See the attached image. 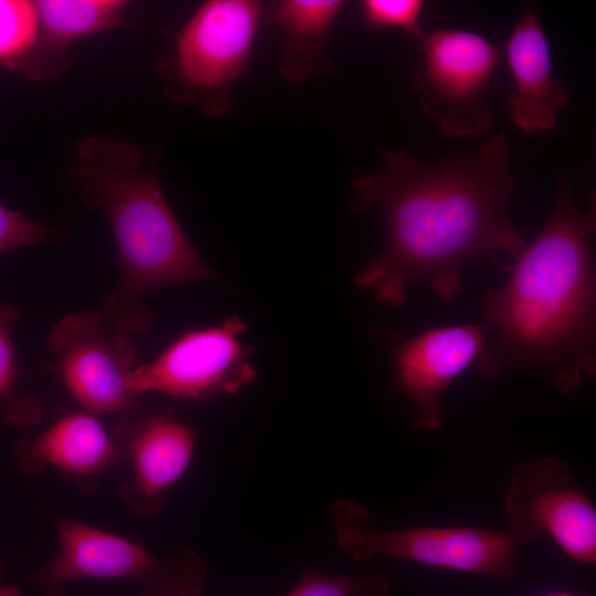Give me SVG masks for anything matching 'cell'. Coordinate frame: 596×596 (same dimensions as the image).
I'll return each instance as SVG.
<instances>
[{
  "label": "cell",
  "instance_id": "obj_1",
  "mask_svg": "<svg viewBox=\"0 0 596 596\" xmlns=\"http://www.w3.org/2000/svg\"><path fill=\"white\" fill-rule=\"evenodd\" d=\"M510 160L505 131L433 163L387 152L381 171L353 182L351 210L377 207L386 230L384 249L356 274L355 285L397 308L415 281L444 301L458 297L460 267L475 256L505 268L497 253L515 258L525 246L505 215L517 184Z\"/></svg>",
  "mask_w": 596,
  "mask_h": 596
},
{
  "label": "cell",
  "instance_id": "obj_2",
  "mask_svg": "<svg viewBox=\"0 0 596 596\" xmlns=\"http://www.w3.org/2000/svg\"><path fill=\"white\" fill-rule=\"evenodd\" d=\"M594 230L595 209L578 212L563 175L546 225L514 258L508 283L485 299L486 326L497 337L476 364L485 375L538 369L572 393L583 374L595 373Z\"/></svg>",
  "mask_w": 596,
  "mask_h": 596
},
{
  "label": "cell",
  "instance_id": "obj_3",
  "mask_svg": "<svg viewBox=\"0 0 596 596\" xmlns=\"http://www.w3.org/2000/svg\"><path fill=\"white\" fill-rule=\"evenodd\" d=\"M82 200L110 223L121 279L104 312L128 334L146 331L141 298L153 289L215 278L173 214L158 179L136 145L109 137L83 138L70 169Z\"/></svg>",
  "mask_w": 596,
  "mask_h": 596
},
{
  "label": "cell",
  "instance_id": "obj_4",
  "mask_svg": "<svg viewBox=\"0 0 596 596\" xmlns=\"http://www.w3.org/2000/svg\"><path fill=\"white\" fill-rule=\"evenodd\" d=\"M336 541L354 561L386 555L430 567L513 581L517 555L526 539L507 531L464 526L374 528L365 508L348 499L330 504Z\"/></svg>",
  "mask_w": 596,
  "mask_h": 596
},
{
  "label": "cell",
  "instance_id": "obj_5",
  "mask_svg": "<svg viewBox=\"0 0 596 596\" xmlns=\"http://www.w3.org/2000/svg\"><path fill=\"white\" fill-rule=\"evenodd\" d=\"M57 533L56 557L34 576L46 596H63L86 578L129 581L139 596H199L205 586V567L191 549L159 558L139 543L70 519L57 520Z\"/></svg>",
  "mask_w": 596,
  "mask_h": 596
},
{
  "label": "cell",
  "instance_id": "obj_6",
  "mask_svg": "<svg viewBox=\"0 0 596 596\" xmlns=\"http://www.w3.org/2000/svg\"><path fill=\"white\" fill-rule=\"evenodd\" d=\"M263 10L252 0L205 1L177 39L169 66L171 94L199 102L210 115L228 111Z\"/></svg>",
  "mask_w": 596,
  "mask_h": 596
},
{
  "label": "cell",
  "instance_id": "obj_7",
  "mask_svg": "<svg viewBox=\"0 0 596 596\" xmlns=\"http://www.w3.org/2000/svg\"><path fill=\"white\" fill-rule=\"evenodd\" d=\"M417 41L423 60L409 86L421 110L450 137L489 130L493 110L483 92L498 65V49L481 34L462 29L424 32Z\"/></svg>",
  "mask_w": 596,
  "mask_h": 596
},
{
  "label": "cell",
  "instance_id": "obj_8",
  "mask_svg": "<svg viewBox=\"0 0 596 596\" xmlns=\"http://www.w3.org/2000/svg\"><path fill=\"white\" fill-rule=\"evenodd\" d=\"M504 512L511 529L528 543L547 535L572 560L596 564V509L565 461L544 457L517 465Z\"/></svg>",
  "mask_w": 596,
  "mask_h": 596
},
{
  "label": "cell",
  "instance_id": "obj_9",
  "mask_svg": "<svg viewBox=\"0 0 596 596\" xmlns=\"http://www.w3.org/2000/svg\"><path fill=\"white\" fill-rule=\"evenodd\" d=\"M47 345L67 389L88 412H115L137 401L129 385L136 361L131 336L104 311L63 318L51 330Z\"/></svg>",
  "mask_w": 596,
  "mask_h": 596
},
{
  "label": "cell",
  "instance_id": "obj_10",
  "mask_svg": "<svg viewBox=\"0 0 596 596\" xmlns=\"http://www.w3.org/2000/svg\"><path fill=\"white\" fill-rule=\"evenodd\" d=\"M245 331L246 324L238 317L190 331L153 361L134 368L129 385L138 396L158 391L199 401L233 394L256 376L247 361L249 350L238 339Z\"/></svg>",
  "mask_w": 596,
  "mask_h": 596
},
{
  "label": "cell",
  "instance_id": "obj_11",
  "mask_svg": "<svg viewBox=\"0 0 596 596\" xmlns=\"http://www.w3.org/2000/svg\"><path fill=\"white\" fill-rule=\"evenodd\" d=\"M487 326L464 324L428 330L394 353V381L413 408L416 428L434 430L444 422L443 396L471 364L489 334Z\"/></svg>",
  "mask_w": 596,
  "mask_h": 596
},
{
  "label": "cell",
  "instance_id": "obj_12",
  "mask_svg": "<svg viewBox=\"0 0 596 596\" xmlns=\"http://www.w3.org/2000/svg\"><path fill=\"white\" fill-rule=\"evenodd\" d=\"M513 87L509 114L525 134L552 129L568 100L565 84L552 70L549 42L534 6L517 22L505 45Z\"/></svg>",
  "mask_w": 596,
  "mask_h": 596
},
{
  "label": "cell",
  "instance_id": "obj_13",
  "mask_svg": "<svg viewBox=\"0 0 596 596\" xmlns=\"http://www.w3.org/2000/svg\"><path fill=\"white\" fill-rule=\"evenodd\" d=\"M195 436L185 424L170 415L147 419L130 444L132 479L124 496L139 513H156L166 492L191 462Z\"/></svg>",
  "mask_w": 596,
  "mask_h": 596
},
{
  "label": "cell",
  "instance_id": "obj_14",
  "mask_svg": "<svg viewBox=\"0 0 596 596\" xmlns=\"http://www.w3.org/2000/svg\"><path fill=\"white\" fill-rule=\"evenodd\" d=\"M36 42L18 67L30 78L58 75L66 66L65 52L82 38L127 24L121 0H41Z\"/></svg>",
  "mask_w": 596,
  "mask_h": 596
},
{
  "label": "cell",
  "instance_id": "obj_15",
  "mask_svg": "<svg viewBox=\"0 0 596 596\" xmlns=\"http://www.w3.org/2000/svg\"><path fill=\"white\" fill-rule=\"evenodd\" d=\"M344 2L339 0H281L265 7L267 19L284 31L279 71L291 84L330 73L328 36Z\"/></svg>",
  "mask_w": 596,
  "mask_h": 596
},
{
  "label": "cell",
  "instance_id": "obj_16",
  "mask_svg": "<svg viewBox=\"0 0 596 596\" xmlns=\"http://www.w3.org/2000/svg\"><path fill=\"white\" fill-rule=\"evenodd\" d=\"M115 457L111 437L91 412L64 416L34 441L22 445L19 453L29 471L51 466L81 476L103 470Z\"/></svg>",
  "mask_w": 596,
  "mask_h": 596
},
{
  "label": "cell",
  "instance_id": "obj_17",
  "mask_svg": "<svg viewBox=\"0 0 596 596\" xmlns=\"http://www.w3.org/2000/svg\"><path fill=\"white\" fill-rule=\"evenodd\" d=\"M20 317L14 306L0 304V409L13 425H30L38 422L43 413L35 396L21 397L14 390L19 374L11 341L12 328Z\"/></svg>",
  "mask_w": 596,
  "mask_h": 596
},
{
  "label": "cell",
  "instance_id": "obj_18",
  "mask_svg": "<svg viewBox=\"0 0 596 596\" xmlns=\"http://www.w3.org/2000/svg\"><path fill=\"white\" fill-rule=\"evenodd\" d=\"M36 2L0 0V64L18 70L36 42Z\"/></svg>",
  "mask_w": 596,
  "mask_h": 596
},
{
  "label": "cell",
  "instance_id": "obj_19",
  "mask_svg": "<svg viewBox=\"0 0 596 596\" xmlns=\"http://www.w3.org/2000/svg\"><path fill=\"white\" fill-rule=\"evenodd\" d=\"M391 589L382 575L343 576L307 568L285 596H390Z\"/></svg>",
  "mask_w": 596,
  "mask_h": 596
},
{
  "label": "cell",
  "instance_id": "obj_20",
  "mask_svg": "<svg viewBox=\"0 0 596 596\" xmlns=\"http://www.w3.org/2000/svg\"><path fill=\"white\" fill-rule=\"evenodd\" d=\"M424 9L421 0H364L361 13L371 29H400L419 39L424 33L419 18Z\"/></svg>",
  "mask_w": 596,
  "mask_h": 596
},
{
  "label": "cell",
  "instance_id": "obj_21",
  "mask_svg": "<svg viewBox=\"0 0 596 596\" xmlns=\"http://www.w3.org/2000/svg\"><path fill=\"white\" fill-rule=\"evenodd\" d=\"M50 231L0 203V254L46 241Z\"/></svg>",
  "mask_w": 596,
  "mask_h": 596
},
{
  "label": "cell",
  "instance_id": "obj_22",
  "mask_svg": "<svg viewBox=\"0 0 596 596\" xmlns=\"http://www.w3.org/2000/svg\"><path fill=\"white\" fill-rule=\"evenodd\" d=\"M0 596H21V594L14 587H0Z\"/></svg>",
  "mask_w": 596,
  "mask_h": 596
},
{
  "label": "cell",
  "instance_id": "obj_23",
  "mask_svg": "<svg viewBox=\"0 0 596 596\" xmlns=\"http://www.w3.org/2000/svg\"><path fill=\"white\" fill-rule=\"evenodd\" d=\"M542 596H582V595L568 593V592H552V593L544 594Z\"/></svg>",
  "mask_w": 596,
  "mask_h": 596
}]
</instances>
